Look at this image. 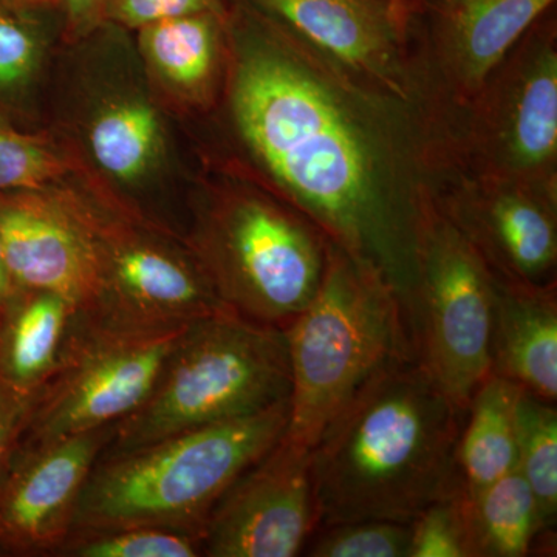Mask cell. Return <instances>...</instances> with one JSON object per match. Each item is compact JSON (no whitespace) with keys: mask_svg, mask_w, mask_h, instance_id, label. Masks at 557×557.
Here are the masks:
<instances>
[{"mask_svg":"<svg viewBox=\"0 0 557 557\" xmlns=\"http://www.w3.org/2000/svg\"><path fill=\"white\" fill-rule=\"evenodd\" d=\"M247 49L233 84L242 138L304 218L387 282L409 322L421 196L398 199L379 180L372 141L317 69L273 42Z\"/></svg>","mask_w":557,"mask_h":557,"instance_id":"6da1fadb","label":"cell"},{"mask_svg":"<svg viewBox=\"0 0 557 557\" xmlns=\"http://www.w3.org/2000/svg\"><path fill=\"white\" fill-rule=\"evenodd\" d=\"M465 412L416 357L381 368L311 448L319 528L410 523L434 502L463 494L457 448Z\"/></svg>","mask_w":557,"mask_h":557,"instance_id":"7a4b0ae2","label":"cell"},{"mask_svg":"<svg viewBox=\"0 0 557 557\" xmlns=\"http://www.w3.org/2000/svg\"><path fill=\"white\" fill-rule=\"evenodd\" d=\"M288 417L285 399L255 416L102 453L84 486L72 534L152 527L203 537L219 498L276 445Z\"/></svg>","mask_w":557,"mask_h":557,"instance_id":"3957f363","label":"cell"},{"mask_svg":"<svg viewBox=\"0 0 557 557\" xmlns=\"http://www.w3.org/2000/svg\"><path fill=\"white\" fill-rule=\"evenodd\" d=\"M285 332L292 391L284 438L307 449L381 368L416 357L387 282L332 242L317 295Z\"/></svg>","mask_w":557,"mask_h":557,"instance_id":"277c9868","label":"cell"},{"mask_svg":"<svg viewBox=\"0 0 557 557\" xmlns=\"http://www.w3.org/2000/svg\"><path fill=\"white\" fill-rule=\"evenodd\" d=\"M289 391L287 332L223 307L180 335L149 397L115 424L104 454L255 416Z\"/></svg>","mask_w":557,"mask_h":557,"instance_id":"5b68a950","label":"cell"},{"mask_svg":"<svg viewBox=\"0 0 557 557\" xmlns=\"http://www.w3.org/2000/svg\"><path fill=\"white\" fill-rule=\"evenodd\" d=\"M197 248V265L223 306L285 330L317 295L329 239L309 219L244 196L212 212Z\"/></svg>","mask_w":557,"mask_h":557,"instance_id":"8992f818","label":"cell"},{"mask_svg":"<svg viewBox=\"0 0 557 557\" xmlns=\"http://www.w3.org/2000/svg\"><path fill=\"white\" fill-rule=\"evenodd\" d=\"M416 259L410 338L417 361L454 405L467 410L491 373L493 274L426 196L420 200Z\"/></svg>","mask_w":557,"mask_h":557,"instance_id":"52a82bcc","label":"cell"},{"mask_svg":"<svg viewBox=\"0 0 557 557\" xmlns=\"http://www.w3.org/2000/svg\"><path fill=\"white\" fill-rule=\"evenodd\" d=\"M98 255L97 287L76 329L104 335L175 332L223 304L197 262L124 225L91 212Z\"/></svg>","mask_w":557,"mask_h":557,"instance_id":"ba28073f","label":"cell"},{"mask_svg":"<svg viewBox=\"0 0 557 557\" xmlns=\"http://www.w3.org/2000/svg\"><path fill=\"white\" fill-rule=\"evenodd\" d=\"M472 143L485 175L556 189L555 27L531 33L491 73L478 94Z\"/></svg>","mask_w":557,"mask_h":557,"instance_id":"9c48e42d","label":"cell"},{"mask_svg":"<svg viewBox=\"0 0 557 557\" xmlns=\"http://www.w3.org/2000/svg\"><path fill=\"white\" fill-rule=\"evenodd\" d=\"M185 329L127 336L75 325L64 364L40 394L22 438L64 437L131 416L149 397Z\"/></svg>","mask_w":557,"mask_h":557,"instance_id":"30bf717a","label":"cell"},{"mask_svg":"<svg viewBox=\"0 0 557 557\" xmlns=\"http://www.w3.org/2000/svg\"><path fill=\"white\" fill-rule=\"evenodd\" d=\"M319 528L311 449L278 440L209 512L201 555L295 557Z\"/></svg>","mask_w":557,"mask_h":557,"instance_id":"8fae6325","label":"cell"},{"mask_svg":"<svg viewBox=\"0 0 557 557\" xmlns=\"http://www.w3.org/2000/svg\"><path fill=\"white\" fill-rule=\"evenodd\" d=\"M113 426L47 440L21 438L0 479V553H58L67 542L90 472Z\"/></svg>","mask_w":557,"mask_h":557,"instance_id":"7c38bea8","label":"cell"},{"mask_svg":"<svg viewBox=\"0 0 557 557\" xmlns=\"http://www.w3.org/2000/svg\"><path fill=\"white\" fill-rule=\"evenodd\" d=\"M483 177L465 183L438 207L496 281L511 287L556 285V189Z\"/></svg>","mask_w":557,"mask_h":557,"instance_id":"4fadbf2b","label":"cell"},{"mask_svg":"<svg viewBox=\"0 0 557 557\" xmlns=\"http://www.w3.org/2000/svg\"><path fill=\"white\" fill-rule=\"evenodd\" d=\"M91 212L39 189L0 194V247L13 287L57 293L83 313L98 276Z\"/></svg>","mask_w":557,"mask_h":557,"instance_id":"5bb4252c","label":"cell"},{"mask_svg":"<svg viewBox=\"0 0 557 557\" xmlns=\"http://www.w3.org/2000/svg\"><path fill=\"white\" fill-rule=\"evenodd\" d=\"M339 64L399 91L397 38L387 0H252Z\"/></svg>","mask_w":557,"mask_h":557,"instance_id":"9a60e30c","label":"cell"},{"mask_svg":"<svg viewBox=\"0 0 557 557\" xmlns=\"http://www.w3.org/2000/svg\"><path fill=\"white\" fill-rule=\"evenodd\" d=\"M555 0H438L443 69L467 97H478L491 73Z\"/></svg>","mask_w":557,"mask_h":557,"instance_id":"2e32d148","label":"cell"},{"mask_svg":"<svg viewBox=\"0 0 557 557\" xmlns=\"http://www.w3.org/2000/svg\"><path fill=\"white\" fill-rule=\"evenodd\" d=\"M494 281L491 373L527 394L557 399V293Z\"/></svg>","mask_w":557,"mask_h":557,"instance_id":"e0dca14e","label":"cell"},{"mask_svg":"<svg viewBox=\"0 0 557 557\" xmlns=\"http://www.w3.org/2000/svg\"><path fill=\"white\" fill-rule=\"evenodd\" d=\"M79 310L57 293L11 288L0 310V383L46 388L67 357Z\"/></svg>","mask_w":557,"mask_h":557,"instance_id":"ac0fdd59","label":"cell"},{"mask_svg":"<svg viewBox=\"0 0 557 557\" xmlns=\"http://www.w3.org/2000/svg\"><path fill=\"white\" fill-rule=\"evenodd\" d=\"M522 392L518 384L490 373L469 399L457 448L465 496H478L516 468V412Z\"/></svg>","mask_w":557,"mask_h":557,"instance_id":"d6986e66","label":"cell"},{"mask_svg":"<svg viewBox=\"0 0 557 557\" xmlns=\"http://www.w3.org/2000/svg\"><path fill=\"white\" fill-rule=\"evenodd\" d=\"M469 539L474 557L530 555L539 533L533 493L515 468L478 496L463 494Z\"/></svg>","mask_w":557,"mask_h":557,"instance_id":"ffe728a7","label":"cell"},{"mask_svg":"<svg viewBox=\"0 0 557 557\" xmlns=\"http://www.w3.org/2000/svg\"><path fill=\"white\" fill-rule=\"evenodd\" d=\"M225 17L200 13L153 22L139 28V49L171 86L203 89L218 64L220 27Z\"/></svg>","mask_w":557,"mask_h":557,"instance_id":"44dd1931","label":"cell"},{"mask_svg":"<svg viewBox=\"0 0 557 557\" xmlns=\"http://www.w3.org/2000/svg\"><path fill=\"white\" fill-rule=\"evenodd\" d=\"M159 145V116L143 101L110 106L91 124L90 148L95 160L121 182H134L145 174Z\"/></svg>","mask_w":557,"mask_h":557,"instance_id":"7402d4cb","label":"cell"},{"mask_svg":"<svg viewBox=\"0 0 557 557\" xmlns=\"http://www.w3.org/2000/svg\"><path fill=\"white\" fill-rule=\"evenodd\" d=\"M516 468L536 502L539 531L549 530L556 527L557 518L556 403L522 392L516 412Z\"/></svg>","mask_w":557,"mask_h":557,"instance_id":"603a6c76","label":"cell"},{"mask_svg":"<svg viewBox=\"0 0 557 557\" xmlns=\"http://www.w3.org/2000/svg\"><path fill=\"white\" fill-rule=\"evenodd\" d=\"M57 555L75 557H196L201 539L164 528L131 527L75 533Z\"/></svg>","mask_w":557,"mask_h":557,"instance_id":"cb8c5ba5","label":"cell"},{"mask_svg":"<svg viewBox=\"0 0 557 557\" xmlns=\"http://www.w3.org/2000/svg\"><path fill=\"white\" fill-rule=\"evenodd\" d=\"M410 523L358 520L321 527L302 555L311 557H409Z\"/></svg>","mask_w":557,"mask_h":557,"instance_id":"d4e9b609","label":"cell"},{"mask_svg":"<svg viewBox=\"0 0 557 557\" xmlns=\"http://www.w3.org/2000/svg\"><path fill=\"white\" fill-rule=\"evenodd\" d=\"M409 557H474L463 494L434 502L410 522Z\"/></svg>","mask_w":557,"mask_h":557,"instance_id":"484cf974","label":"cell"},{"mask_svg":"<svg viewBox=\"0 0 557 557\" xmlns=\"http://www.w3.org/2000/svg\"><path fill=\"white\" fill-rule=\"evenodd\" d=\"M39 11L17 9L0 0V94L20 89L38 65Z\"/></svg>","mask_w":557,"mask_h":557,"instance_id":"4316f807","label":"cell"},{"mask_svg":"<svg viewBox=\"0 0 557 557\" xmlns=\"http://www.w3.org/2000/svg\"><path fill=\"white\" fill-rule=\"evenodd\" d=\"M64 171V161L38 139L0 123V194L40 189Z\"/></svg>","mask_w":557,"mask_h":557,"instance_id":"83f0119b","label":"cell"},{"mask_svg":"<svg viewBox=\"0 0 557 557\" xmlns=\"http://www.w3.org/2000/svg\"><path fill=\"white\" fill-rule=\"evenodd\" d=\"M211 13L226 17L223 0H108L106 20L127 28L146 27L171 17Z\"/></svg>","mask_w":557,"mask_h":557,"instance_id":"f1b7e54d","label":"cell"},{"mask_svg":"<svg viewBox=\"0 0 557 557\" xmlns=\"http://www.w3.org/2000/svg\"><path fill=\"white\" fill-rule=\"evenodd\" d=\"M42 391H17L0 383V479L5 474L14 449L30 423L33 410Z\"/></svg>","mask_w":557,"mask_h":557,"instance_id":"f546056e","label":"cell"},{"mask_svg":"<svg viewBox=\"0 0 557 557\" xmlns=\"http://www.w3.org/2000/svg\"><path fill=\"white\" fill-rule=\"evenodd\" d=\"M106 2L108 0H62L70 35L81 38L94 32L106 20Z\"/></svg>","mask_w":557,"mask_h":557,"instance_id":"4dcf8cb0","label":"cell"},{"mask_svg":"<svg viewBox=\"0 0 557 557\" xmlns=\"http://www.w3.org/2000/svg\"><path fill=\"white\" fill-rule=\"evenodd\" d=\"M388 10L397 24L399 33H403L410 13L416 9L417 0H387Z\"/></svg>","mask_w":557,"mask_h":557,"instance_id":"1f68e13d","label":"cell"},{"mask_svg":"<svg viewBox=\"0 0 557 557\" xmlns=\"http://www.w3.org/2000/svg\"><path fill=\"white\" fill-rule=\"evenodd\" d=\"M17 9L51 10L61 7L62 0H3Z\"/></svg>","mask_w":557,"mask_h":557,"instance_id":"d6a6232c","label":"cell"},{"mask_svg":"<svg viewBox=\"0 0 557 557\" xmlns=\"http://www.w3.org/2000/svg\"><path fill=\"white\" fill-rule=\"evenodd\" d=\"M11 288H13V284H11L9 269H7L2 247H0V310H2L3 304L9 298Z\"/></svg>","mask_w":557,"mask_h":557,"instance_id":"836d02e7","label":"cell"}]
</instances>
